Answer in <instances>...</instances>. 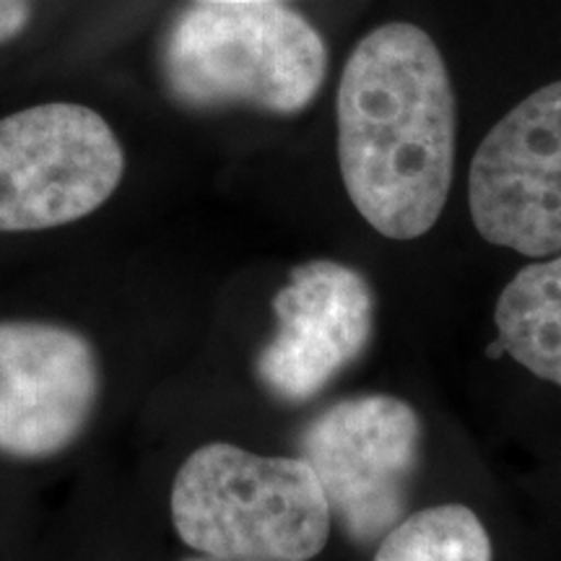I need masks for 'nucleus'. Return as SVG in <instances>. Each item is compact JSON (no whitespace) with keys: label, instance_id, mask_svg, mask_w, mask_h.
<instances>
[{"label":"nucleus","instance_id":"f257e3e1","mask_svg":"<svg viewBox=\"0 0 561 561\" xmlns=\"http://www.w3.org/2000/svg\"><path fill=\"white\" fill-rule=\"evenodd\" d=\"M339 167L354 208L390 240L426 234L455 172L458 107L439 47L409 21L356 42L339 96Z\"/></svg>","mask_w":561,"mask_h":561},{"label":"nucleus","instance_id":"f03ea898","mask_svg":"<svg viewBox=\"0 0 561 561\" xmlns=\"http://www.w3.org/2000/svg\"><path fill=\"white\" fill-rule=\"evenodd\" d=\"M172 523L182 543L224 561H310L331 538V510L301 458L210 442L180 466Z\"/></svg>","mask_w":561,"mask_h":561},{"label":"nucleus","instance_id":"7ed1b4c3","mask_svg":"<svg viewBox=\"0 0 561 561\" xmlns=\"http://www.w3.org/2000/svg\"><path fill=\"white\" fill-rule=\"evenodd\" d=\"M328 73L318 30L280 3H198L174 21L164 79L187 107L297 115Z\"/></svg>","mask_w":561,"mask_h":561},{"label":"nucleus","instance_id":"20e7f679","mask_svg":"<svg viewBox=\"0 0 561 561\" xmlns=\"http://www.w3.org/2000/svg\"><path fill=\"white\" fill-rule=\"evenodd\" d=\"M421 434L419 413L392 396L346 398L301 430V460L354 546L380 543L409 515Z\"/></svg>","mask_w":561,"mask_h":561},{"label":"nucleus","instance_id":"39448f33","mask_svg":"<svg viewBox=\"0 0 561 561\" xmlns=\"http://www.w3.org/2000/svg\"><path fill=\"white\" fill-rule=\"evenodd\" d=\"M125 153L100 112L50 102L0 121V231L66 227L117 191Z\"/></svg>","mask_w":561,"mask_h":561},{"label":"nucleus","instance_id":"423d86ee","mask_svg":"<svg viewBox=\"0 0 561 561\" xmlns=\"http://www.w3.org/2000/svg\"><path fill=\"white\" fill-rule=\"evenodd\" d=\"M468 203L483 240L528 257L561 252V81L533 91L481 140Z\"/></svg>","mask_w":561,"mask_h":561},{"label":"nucleus","instance_id":"0eeeda50","mask_svg":"<svg viewBox=\"0 0 561 561\" xmlns=\"http://www.w3.org/2000/svg\"><path fill=\"white\" fill-rule=\"evenodd\" d=\"M100 390V356L87 335L55 322H0V453H62L89 426Z\"/></svg>","mask_w":561,"mask_h":561},{"label":"nucleus","instance_id":"6e6552de","mask_svg":"<svg viewBox=\"0 0 561 561\" xmlns=\"http://www.w3.org/2000/svg\"><path fill=\"white\" fill-rule=\"evenodd\" d=\"M276 335L257 354V380L284 403H307L346 371L375 333V291L335 261L301 263L273 297Z\"/></svg>","mask_w":561,"mask_h":561},{"label":"nucleus","instance_id":"1a4fd4ad","mask_svg":"<svg viewBox=\"0 0 561 561\" xmlns=\"http://www.w3.org/2000/svg\"><path fill=\"white\" fill-rule=\"evenodd\" d=\"M494 322L504 354L561 388V252L517 271L500 294Z\"/></svg>","mask_w":561,"mask_h":561},{"label":"nucleus","instance_id":"9d476101","mask_svg":"<svg viewBox=\"0 0 561 561\" xmlns=\"http://www.w3.org/2000/svg\"><path fill=\"white\" fill-rule=\"evenodd\" d=\"M371 561H491V538L471 507L437 504L405 515Z\"/></svg>","mask_w":561,"mask_h":561},{"label":"nucleus","instance_id":"9b49d317","mask_svg":"<svg viewBox=\"0 0 561 561\" xmlns=\"http://www.w3.org/2000/svg\"><path fill=\"white\" fill-rule=\"evenodd\" d=\"M34 0H0V45L19 37L32 19Z\"/></svg>","mask_w":561,"mask_h":561},{"label":"nucleus","instance_id":"f8f14e48","mask_svg":"<svg viewBox=\"0 0 561 561\" xmlns=\"http://www.w3.org/2000/svg\"><path fill=\"white\" fill-rule=\"evenodd\" d=\"M198 3H280V0H198Z\"/></svg>","mask_w":561,"mask_h":561},{"label":"nucleus","instance_id":"ddd939ff","mask_svg":"<svg viewBox=\"0 0 561 561\" xmlns=\"http://www.w3.org/2000/svg\"><path fill=\"white\" fill-rule=\"evenodd\" d=\"M486 351H489V356H491V359H496V356H502V354H504V348H502V343H500V341H496V343H491V346H489Z\"/></svg>","mask_w":561,"mask_h":561},{"label":"nucleus","instance_id":"4468645a","mask_svg":"<svg viewBox=\"0 0 561 561\" xmlns=\"http://www.w3.org/2000/svg\"><path fill=\"white\" fill-rule=\"evenodd\" d=\"M185 561H224V559H210V557H193V559H185Z\"/></svg>","mask_w":561,"mask_h":561}]
</instances>
